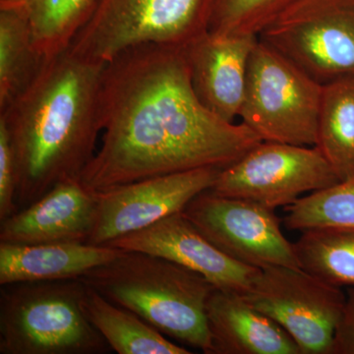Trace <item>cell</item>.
<instances>
[{
	"label": "cell",
	"instance_id": "cell-21",
	"mask_svg": "<svg viewBox=\"0 0 354 354\" xmlns=\"http://www.w3.org/2000/svg\"><path fill=\"white\" fill-rule=\"evenodd\" d=\"M24 9L35 41L50 59L71 46L92 15L99 0H2Z\"/></svg>",
	"mask_w": 354,
	"mask_h": 354
},
{
	"label": "cell",
	"instance_id": "cell-22",
	"mask_svg": "<svg viewBox=\"0 0 354 354\" xmlns=\"http://www.w3.org/2000/svg\"><path fill=\"white\" fill-rule=\"evenodd\" d=\"M288 230L320 227L354 228V177L314 191L286 208Z\"/></svg>",
	"mask_w": 354,
	"mask_h": 354
},
{
	"label": "cell",
	"instance_id": "cell-20",
	"mask_svg": "<svg viewBox=\"0 0 354 354\" xmlns=\"http://www.w3.org/2000/svg\"><path fill=\"white\" fill-rule=\"evenodd\" d=\"M293 244L304 271L337 288H354V228H312Z\"/></svg>",
	"mask_w": 354,
	"mask_h": 354
},
{
	"label": "cell",
	"instance_id": "cell-19",
	"mask_svg": "<svg viewBox=\"0 0 354 354\" xmlns=\"http://www.w3.org/2000/svg\"><path fill=\"white\" fill-rule=\"evenodd\" d=\"M315 147L339 180L354 177V78L323 86Z\"/></svg>",
	"mask_w": 354,
	"mask_h": 354
},
{
	"label": "cell",
	"instance_id": "cell-18",
	"mask_svg": "<svg viewBox=\"0 0 354 354\" xmlns=\"http://www.w3.org/2000/svg\"><path fill=\"white\" fill-rule=\"evenodd\" d=\"M82 307L88 320L118 354H189L141 317L109 301L85 285Z\"/></svg>",
	"mask_w": 354,
	"mask_h": 354
},
{
	"label": "cell",
	"instance_id": "cell-16",
	"mask_svg": "<svg viewBox=\"0 0 354 354\" xmlns=\"http://www.w3.org/2000/svg\"><path fill=\"white\" fill-rule=\"evenodd\" d=\"M121 249L90 243L11 244L0 242V285L78 279L108 264Z\"/></svg>",
	"mask_w": 354,
	"mask_h": 354
},
{
	"label": "cell",
	"instance_id": "cell-6",
	"mask_svg": "<svg viewBox=\"0 0 354 354\" xmlns=\"http://www.w3.org/2000/svg\"><path fill=\"white\" fill-rule=\"evenodd\" d=\"M323 85L258 39L239 118L262 141L315 146Z\"/></svg>",
	"mask_w": 354,
	"mask_h": 354
},
{
	"label": "cell",
	"instance_id": "cell-1",
	"mask_svg": "<svg viewBox=\"0 0 354 354\" xmlns=\"http://www.w3.org/2000/svg\"><path fill=\"white\" fill-rule=\"evenodd\" d=\"M99 152L81 180L100 192L141 179L225 169L262 140L243 123L205 108L191 85L183 48L143 44L102 72Z\"/></svg>",
	"mask_w": 354,
	"mask_h": 354
},
{
	"label": "cell",
	"instance_id": "cell-12",
	"mask_svg": "<svg viewBox=\"0 0 354 354\" xmlns=\"http://www.w3.org/2000/svg\"><path fill=\"white\" fill-rule=\"evenodd\" d=\"M106 245L171 260L201 274L220 290L244 293L259 271L221 251L184 216L183 212L121 236Z\"/></svg>",
	"mask_w": 354,
	"mask_h": 354
},
{
	"label": "cell",
	"instance_id": "cell-2",
	"mask_svg": "<svg viewBox=\"0 0 354 354\" xmlns=\"http://www.w3.org/2000/svg\"><path fill=\"white\" fill-rule=\"evenodd\" d=\"M104 66L68 48L0 113L15 155L19 209L62 181L81 179L95 157Z\"/></svg>",
	"mask_w": 354,
	"mask_h": 354
},
{
	"label": "cell",
	"instance_id": "cell-24",
	"mask_svg": "<svg viewBox=\"0 0 354 354\" xmlns=\"http://www.w3.org/2000/svg\"><path fill=\"white\" fill-rule=\"evenodd\" d=\"M18 211L15 155L6 123L0 120V221Z\"/></svg>",
	"mask_w": 354,
	"mask_h": 354
},
{
	"label": "cell",
	"instance_id": "cell-11",
	"mask_svg": "<svg viewBox=\"0 0 354 354\" xmlns=\"http://www.w3.org/2000/svg\"><path fill=\"white\" fill-rule=\"evenodd\" d=\"M220 171L218 167H203L149 177L97 192V216L87 243L106 245L183 212L195 197L213 187Z\"/></svg>",
	"mask_w": 354,
	"mask_h": 354
},
{
	"label": "cell",
	"instance_id": "cell-3",
	"mask_svg": "<svg viewBox=\"0 0 354 354\" xmlns=\"http://www.w3.org/2000/svg\"><path fill=\"white\" fill-rule=\"evenodd\" d=\"M79 279L162 334L212 354L207 304L216 288L198 272L152 254L123 251Z\"/></svg>",
	"mask_w": 354,
	"mask_h": 354
},
{
	"label": "cell",
	"instance_id": "cell-9",
	"mask_svg": "<svg viewBox=\"0 0 354 354\" xmlns=\"http://www.w3.org/2000/svg\"><path fill=\"white\" fill-rule=\"evenodd\" d=\"M339 181L315 146L262 141L221 169L209 190L276 209Z\"/></svg>",
	"mask_w": 354,
	"mask_h": 354
},
{
	"label": "cell",
	"instance_id": "cell-14",
	"mask_svg": "<svg viewBox=\"0 0 354 354\" xmlns=\"http://www.w3.org/2000/svg\"><path fill=\"white\" fill-rule=\"evenodd\" d=\"M97 208V192L81 179L62 181L36 202L2 221L0 242L87 243Z\"/></svg>",
	"mask_w": 354,
	"mask_h": 354
},
{
	"label": "cell",
	"instance_id": "cell-25",
	"mask_svg": "<svg viewBox=\"0 0 354 354\" xmlns=\"http://www.w3.org/2000/svg\"><path fill=\"white\" fill-rule=\"evenodd\" d=\"M332 354H354V288H348L346 304L335 329Z\"/></svg>",
	"mask_w": 354,
	"mask_h": 354
},
{
	"label": "cell",
	"instance_id": "cell-17",
	"mask_svg": "<svg viewBox=\"0 0 354 354\" xmlns=\"http://www.w3.org/2000/svg\"><path fill=\"white\" fill-rule=\"evenodd\" d=\"M48 60L24 9L0 0V113L38 78Z\"/></svg>",
	"mask_w": 354,
	"mask_h": 354
},
{
	"label": "cell",
	"instance_id": "cell-8",
	"mask_svg": "<svg viewBox=\"0 0 354 354\" xmlns=\"http://www.w3.org/2000/svg\"><path fill=\"white\" fill-rule=\"evenodd\" d=\"M241 295L292 337L300 354H332L346 304L341 288L301 268L277 266L259 269Z\"/></svg>",
	"mask_w": 354,
	"mask_h": 354
},
{
	"label": "cell",
	"instance_id": "cell-7",
	"mask_svg": "<svg viewBox=\"0 0 354 354\" xmlns=\"http://www.w3.org/2000/svg\"><path fill=\"white\" fill-rule=\"evenodd\" d=\"M258 39L321 85L354 78V0H297Z\"/></svg>",
	"mask_w": 354,
	"mask_h": 354
},
{
	"label": "cell",
	"instance_id": "cell-10",
	"mask_svg": "<svg viewBox=\"0 0 354 354\" xmlns=\"http://www.w3.org/2000/svg\"><path fill=\"white\" fill-rule=\"evenodd\" d=\"M184 216L221 251L256 269L300 268L295 244L283 234L274 209L207 190L186 206Z\"/></svg>",
	"mask_w": 354,
	"mask_h": 354
},
{
	"label": "cell",
	"instance_id": "cell-13",
	"mask_svg": "<svg viewBox=\"0 0 354 354\" xmlns=\"http://www.w3.org/2000/svg\"><path fill=\"white\" fill-rule=\"evenodd\" d=\"M257 41V36H221L207 31L183 48L198 100L227 122L239 118L249 59Z\"/></svg>",
	"mask_w": 354,
	"mask_h": 354
},
{
	"label": "cell",
	"instance_id": "cell-15",
	"mask_svg": "<svg viewBox=\"0 0 354 354\" xmlns=\"http://www.w3.org/2000/svg\"><path fill=\"white\" fill-rule=\"evenodd\" d=\"M207 323L212 354H300L292 337L237 291L213 290Z\"/></svg>",
	"mask_w": 354,
	"mask_h": 354
},
{
	"label": "cell",
	"instance_id": "cell-5",
	"mask_svg": "<svg viewBox=\"0 0 354 354\" xmlns=\"http://www.w3.org/2000/svg\"><path fill=\"white\" fill-rule=\"evenodd\" d=\"M213 4L214 0H99L69 48L104 64L143 44L184 48L208 31Z\"/></svg>",
	"mask_w": 354,
	"mask_h": 354
},
{
	"label": "cell",
	"instance_id": "cell-4",
	"mask_svg": "<svg viewBox=\"0 0 354 354\" xmlns=\"http://www.w3.org/2000/svg\"><path fill=\"white\" fill-rule=\"evenodd\" d=\"M80 279L2 286L0 353L102 354L111 346L84 312Z\"/></svg>",
	"mask_w": 354,
	"mask_h": 354
},
{
	"label": "cell",
	"instance_id": "cell-23",
	"mask_svg": "<svg viewBox=\"0 0 354 354\" xmlns=\"http://www.w3.org/2000/svg\"><path fill=\"white\" fill-rule=\"evenodd\" d=\"M297 0H214L208 31L221 36H259Z\"/></svg>",
	"mask_w": 354,
	"mask_h": 354
}]
</instances>
